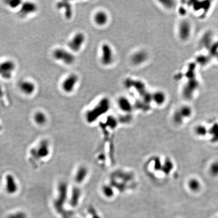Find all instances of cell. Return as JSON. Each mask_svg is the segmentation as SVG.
I'll return each mask as SVG.
<instances>
[{
    "mask_svg": "<svg viewBox=\"0 0 218 218\" xmlns=\"http://www.w3.org/2000/svg\"><path fill=\"white\" fill-rule=\"evenodd\" d=\"M124 85L127 89L133 88L136 90L146 103H149L152 101V95L147 91L146 84L141 81L127 78L125 81Z\"/></svg>",
    "mask_w": 218,
    "mask_h": 218,
    "instance_id": "cell-1",
    "label": "cell"
},
{
    "mask_svg": "<svg viewBox=\"0 0 218 218\" xmlns=\"http://www.w3.org/2000/svg\"><path fill=\"white\" fill-rule=\"evenodd\" d=\"M53 56L58 61H61L67 65L73 64L75 60L74 55L72 52L62 48L55 50L53 52Z\"/></svg>",
    "mask_w": 218,
    "mask_h": 218,
    "instance_id": "cell-2",
    "label": "cell"
},
{
    "mask_svg": "<svg viewBox=\"0 0 218 218\" xmlns=\"http://www.w3.org/2000/svg\"><path fill=\"white\" fill-rule=\"evenodd\" d=\"M192 114V109L190 107L187 106L181 107L175 112L173 115V120L175 123L181 124L184 120L190 118Z\"/></svg>",
    "mask_w": 218,
    "mask_h": 218,
    "instance_id": "cell-3",
    "label": "cell"
},
{
    "mask_svg": "<svg viewBox=\"0 0 218 218\" xmlns=\"http://www.w3.org/2000/svg\"><path fill=\"white\" fill-rule=\"evenodd\" d=\"M85 36L82 33H76L68 43V47L71 51L77 52L81 50L85 43Z\"/></svg>",
    "mask_w": 218,
    "mask_h": 218,
    "instance_id": "cell-4",
    "label": "cell"
},
{
    "mask_svg": "<svg viewBox=\"0 0 218 218\" xmlns=\"http://www.w3.org/2000/svg\"><path fill=\"white\" fill-rule=\"evenodd\" d=\"M78 76L75 74H71L64 79L62 84L63 90L66 93L72 92L75 88L78 82Z\"/></svg>",
    "mask_w": 218,
    "mask_h": 218,
    "instance_id": "cell-5",
    "label": "cell"
},
{
    "mask_svg": "<svg viewBox=\"0 0 218 218\" xmlns=\"http://www.w3.org/2000/svg\"><path fill=\"white\" fill-rule=\"evenodd\" d=\"M114 60L113 51L109 44H105L102 47L101 62L103 65L109 66Z\"/></svg>",
    "mask_w": 218,
    "mask_h": 218,
    "instance_id": "cell-6",
    "label": "cell"
},
{
    "mask_svg": "<svg viewBox=\"0 0 218 218\" xmlns=\"http://www.w3.org/2000/svg\"><path fill=\"white\" fill-rule=\"evenodd\" d=\"M109 101L107 98H103L97 105L95 108L91 111L89 113V116L95 117V116L103 113L109 108Z\"/></svg>",
    "mask_w": 218,
    "mask_h": 218,
    "instance_id": "cell-7",
    "label": "cell"
},
{
    "mask_svg": "<svg viewBox=\"0 0 218 218\" xmlns=\"http://www.w3.org/2000/svg\"><path fill=\"white\" fill-rule=\"evenodd\" d=\"M19 87L23 94L27 95H30L33 94L35 89V84L30 81H21L19 84Z\"/></svg>",
    "mask_w": 218,
    "mask_h": 218,
    "instance_id": "cell-8",
    "label": "cell"
},
{
    "mask_svg": "<svg viewBox=\"0 0 218 218\" xmlns=\"http://www.w3.org/2000/svg\"><path fill=\"white\" fill-rule=\"evenodd\" d=\"M208 133L210 136V141L213 143H218V122H214L210 126L207 127Z\"/></svg>",
    "mask_w": 218,
    "mask_h": 218,
    "instance_id": "cell-9",
    "label": "cell"
},
{
    "mask_svg": "<svg viewBox=\"0 0 218 218\" xmlns=\"http://www.w3.org/2000/svg\"><path fill=\"white\" fill-rule=\"evenodd\" d=\"M108 15L105 12L103 11L98 12L94 16V21L99 26H103L108 21Z\"/></svg>",
    "mask_w": 218,
    "mask_h": 218,
    "instance_id": "cell-10",
    "label": "cell"
},
{
    "mask_svg": "<svg viewBox=\"0 0 218 218\" xmlns=\"http://www.w3.org/2000/svg\"><path fill=\"white\" fill-rule=\"evenodd\" d=\"M148 55L146 52L144 51H140L134 54L131 60L135 65H140L146 61Z\"/></svg>",
    "mask_w": 218,
    "mask_h": 218,
    "instance_id": "cell-11",
    "label": "cell"
},
{
    "mask_svg": "<svg viewBox=\"0 0 218 218\" xmlns=\"http://www.w3.org/2000/svg\"><path fill=\"white\" fill-rule=\"evenodd\" d=\"M58 8L60 9H63L65 10V16L67 19H70L73 15V10L72 6L69 2L67 1H63L60 2L58 4Z\"/></svg>",
    "mask_w": 218,
    "mask_h": 218,
    "instance_id": "cell-12",
    "label": "cell"
},
{
    "mask_svg": "<svg viewBox=\"0 0 218 218\" xmlns=\"http://www.w3.org/2000/svg\"><path fill=\"white\" fill-rule=\"evenodd\" d=\"M152 95V100L158 105H161L165 102L166 96L164 92L160 91L154 92Z\"/></svg>",
    "mask_w": 218,
    "mask_h": 218,
    "instance_id": "cell-13",
    "label": "cell"
},
{
    "mask_svg": "<svg viewBox=\"0 0 218 218\" xmlns=\"http://www.w3.org/2000/svg\"><path fill=\"white\" fill-rule=\"evenodd\" d=\"M118 103L121 110H123L124 111H130L132 109L131 103L127 98L125 97L120 98L118 101Z\"/></svg>",
    "mask_w": 218,
    "mask_h": 218,
    "instance_id": "cell-14",
    "label": "cell"
},
{
    "mask_svg": "<svg viewBox=\"0 0 218 218\" xmlns=\"http://www.w3.org/2000/svg\"><path fill=\"white\" fill-rule=\"evenodd\" d=\"M188 186L190 190L194 191H198L201 187L200 182L197 179H191L188 182Z\"/></svg>",
    "mask_w": 218,
    "mask_h": 218,
    "instance_id": "cell-15",
    "label": "cell"
},
{
    "mask_svg": "<svg viewBox=\"0 0 218 218\" xmlns=\"http://www.w3.org/2000/svg\"><path fill=\"white\" fill-rule=\"evenodd\" d=\"M34 118H35V120L36 123L41 124L45 123L46 121V116L43 113V112H38L36 113L34 116Z\"/></svg>",
    "mask_w": 218,
    "mask_h": 218,
    "instance_id": "cell-16",
    "label": "cell"
},
{
    "mask_svg": "<svg viewBox=\"0 0 218 218\" xmlns=\"http://www.w3.org/2000/svg\"><path fill=\"white\" fill-rule=\"evenodd\" d=\"M210 173L212 175L216 176L218 175V162H215L210 166Z\"/></svg>",
    "mask_w": 218,
    "mask_h": 218,
    "instance_id": "cell-17",
    "label": "cell"
},
{
    "mask_svg": "<svg viewBox=\"0 0 218 218\" xmlns=\"http://www.w3.org/2000/svg\"></svg>",
    "mask_w": 218,
    "mask_h": 218,
    "instance_id": "cell-18",
    "label": "cell"
}]
</instances>
